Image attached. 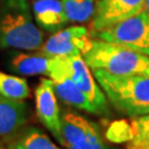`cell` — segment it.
I'll use <instances>...</instances> for the list:
<instances>
[{
	"instance_id": "1",
	"label": "cell",
	"mask_w": 149,
	"mask_h": 149,
	"mask_svg": "<svg viewBox=\"0 0 149 149\" xmlns=\"http://www.w3.org/2000/svg\"><path fill=\"white\" fill-rule=\"evenodd\" d=\"M44 33L36 23L28 0H0V48L39 51Z\"/></svg>"
},
{
	"instance_id": "2",
	"label": "cell",
	"mask_w": 149,
	"mask_h": 149,
	"mask_svg": "<svg viewBox=\"0 0 149 149\" xmlns=\"http://www.w3.org/2000/svg\"><path fill=\"white\" fill-rule=\"evenodd\" d=\"M109 104L118 112L135 117L149 114V76H118L105 71H93Z\"/></svg>"
},
{
	"instance_id": "3",
	"label": "cell",
	"mask_w": 149,
	"mask_h": 149,
	"mask_svg": "<svg viewBox=\"0 0 149 149\" xmlns=\"http://www.w3.org/2000/svg\"><path fill=\"white\" fill-rule=\"evenodd\" d=\"M92 71L101 70L118 76H149V56L117 43L93 39L83 55Z\"/></svg>"
},
{
	"instance_id": "4",
	"label": "cell",
	"mask_w": 149,
	"mask_h": 149,
	"mask_svg": "<svg viewBox=\"0 0 149 149\" xmlns=\"http://www.w3.org/2000/svg\"><path fill=\"white\" fill-rule=\"evenodd\" d=\"M96 39L117 43L149 56V12L145 10L116 26L95 32Z\"/></svg>"
},
{
	"instance_id": "5",
	"label": "cell",
	"mask_w": 149,
	"mask_h": 149,
	"mask_svg": "<svg viewBox=\"0 0 149 149\" xmlns=\"http://www.w3.org/2000/svg\"><path fill=\"white\" fill-rule=\"evenodd\" d=\"M66 76H69L88 97L93 106L95 107L96 114L98 116H109L111 109L106 94L102 90L95 76L92 74L90 66L87 65L82 54L68 56Z\"/></svg>"
},
{
	"instance_id": "6",
	"label": "cell",
	"mask_w": 149,
	"mask_h": 149,
	"mask_svg": "<svg viewBox=\"0 0 149 149\" xmlns=\"http://www.w3.org/2000/svg\"><path fill=\"white\" fill-rule=\"evenodd\" d=\"M90 31L82 26L64 28L53 33L39 51L49 56L84 55L92 43Z\"/></svg>"
},
{
	"instance_id": "7",
	"label": "cell",
	"mask_w": 149,
	"mask_h": 149,
	"mask_svg": "<svg viewBox=\"0 0 149 149\" xmlns=\"http://www.w3.org/2000/svg\"><path fill=\"white\" fill-rule=\"evenodd\" d=\"M146 0H98L92 19V34L105 30L145 11Z\"/></svg>"
},
{
	"instance_id": "8",
	"label": "cell",
	"mask_w": 149,
	"mask_h": 149,
	"mask_svg": "<svg viewBox=\"0 0 149 149\" xmlns=\"http://www.w3.org/2000/svg\"><path fill=\"white\" fill-rule=\"evenodd\" d=\"M56 98L53 81L41 79L34 90L37 116L40 123L60 143L62 138V114L60 113Z\"/></svg>"
},
{
	"instance_id": "9",
	"label": "cell",
	"mask_w": 149,
	"mask_h": 149,
	"mask_svg": "<svg viewBox=\"0 0 149 149\" xmlns=\"http://www.w3.org/2000/svg\"><path fill=\"white\" fill-rule=\"evenodd\" d=\"M29 107L24 101L0 94V138L8 144L27 126Z\"/></svg>"
},
{
	"instance_id": "10",
	"label": "cell",
	"mask_w": 149,
	"mask_h": 149,
	"mask_svg": "<svg viewBox=\"0 0 149 149\" xmlns=\"http://www.w3.org/2000/svg\"><path fill=\"white\" fill-rule=\"evenodd\" d=\"M31 9L36 23L44 31L55 33L69 23L62 0H31Z\"/></svg>"
},
{
	"instance_id": "11",
	"label": "cell",
	"mask_w": 149,
	"mask_h": 149,
	"mask_svg": "<svg viewBox=\"0 0 149 149\" xmlns=\"http://www.w3.org/2000/svg\"><path fill=\"white\" fill-rule=\"evenodd\" d=\"M53 56H49L42 52L24 53L17 51L9 59V68L12 72L23 76L45 75L49 76Z\"/></svg>"
},
{
	"instance_id": "12",
	"label": "cell",
	"mask_w": 149,
	"mask_h": 149,
	"mask_svg": "<svg viewBox=\"0 0 149 149\" xmlns=\"http://www.w3.org/2000/svg\"><path fill=\"white\" fill-rule=\"evenodd\" d=\"M52 81L54 83L55 94L64 104L83 112L97 115L95 107L93 106L88 97L79 88V86L69 76H60Z\"/></svg>"
},
{
	"instance_id": "13",
	"label": "cell",
	"mask_w": 149,
	"mask_h": 149,
	"mask_svg": "<svg viewBox=\"0 0 149 149\" xmlns=\"http://www.w3.org/2000/svg\"><path fill=\"white\" fill-rule=\"evenodd\" d=\"M10 149H61L36 126H26L8 143Z\"/></svg>"
},
{
	"instance_id": "14",
	"label": "cell",
	"mask_w": 149,
	"mask_h": 149,
	"mask_svg": "<svg viewBox=\"0 0 149 149\" xmlns=\"http://www.w3.org/2000/svg\"><path fill=\"white\" fill-rule=\"evenodd\" d=\"M0 94L24 101L30 96V87L26 79L0 71Z\"/></svg>"
},
{
	"instance_id": "15",
	"label": "cell",
	"mask_w": 149,
	"mask_h": 149,
	"mask_svg": "<svg viewBox=\"0 0 149 149\" xmlns=\"http://www.w3.org/2000/svg\"><path fill=\"white\" fill-rule=\"evenodd\" d=\"M69 22L84 23L95 15V0H62Z\"/></svg>"
},
{
	"instance_id": "16",
	"label": "cell",
	"mask_w": 149,
	"mask_h": 149,
	"mask_svg": "<svg viewBox=\"0 0 149 149\" xmlns=\"http://www.w3.org/2000/svg\"><path fill=\"white\" fill-rule=\"evenodd\" d=\"M132 139L127 143V149H149V114L132 117Z\"/></svg>"
},
{
	"instance_id": "17",
	"label": "cell",
	"mask_w": 149,
	"mask_h": 149,
	"mask_svg": "<svg viewBox=\"0 0 149 149\" xmlns=\"http://www.w3.org/2000/svg\"><path fill=\"white\" fill-rule=\"evenodd\" d=\"M132 128H130V122L126 120H118L114 122L108 127L105 138L108 139L112 143H123V141H129L132 139Z\"/></svg>"
},
{
	"instance_id": "18",
	"label": "cell",
	"mask_w": 149,
	"mask_h": 149,
	"mask_svg": "<svg viewBox=\"0 0 149 149\" xmlns=\"http://www.w3.org/2000/svg\"><path fill=\"white\" fill-rule=\"evenodd\" d=\"M81 149H115L111 147L105 140V136L103 135L101 127L95 124L92 123V126L88 134V138L86 140L84 145L82 146Z\"/></svg>"
},
{
	"instance_id": "19",
	"label": "cell",
	"mask_w": 149,
	"mask_h": 149,
	"mask_svg": "<svg viewBox=\"0 0 149 149\" xmlns=\"http://www.w3.org/2000/svg\"><path fill=\"white\" fill-rule=\"evenodd\" d=\"M0 149H9L8 145L6 144L5 141H3V140H2L1 138H0Z\"/></svg>"
},
{
	"instance_id": "20",
	"label": "cell",
	"mask_w": 149,
	"mask_h": 149,
	"mask_svg": "<svg viewBox=\"0 0 149 149\" xmlns=\"http://www.w3.org/2000/svg\"><path fill=\"white\" fill-rule=\"evenodd\" d=\"M145 10L149 12V0H146V6H145Z\"/></svg>"
},
{
	"instance_id": "21",
	"label": "cell",
	"mask_w": 149,
	"mask_h": 149,
	"mask_svg": "<svg viewBox=\"0 0 149 149\" xmlns=\"http://www.w3.org/2000/svg\"><path fill=\"white\" fill-rule=\"evenodd\" d=\"M9 149H10V148H9Z\"/></svg>"
}]
</instances>
